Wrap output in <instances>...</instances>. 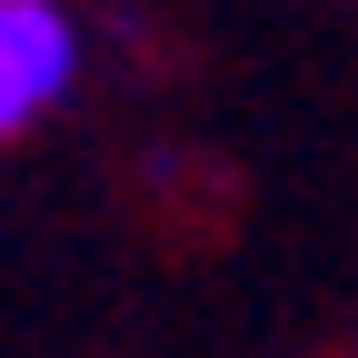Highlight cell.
<instances>
[{"label":"cell","instance_id":"obj_1","mask_svg":"<svg viewBox=\"0 0 358 358\" xmlns=\"http://www.w3.org/2000/svg\"><path fill=\"white\" fill-rule=\"evenodd\" d=\"M70 70H80V40L50 0H0V140L50 120L70 100Z\"/></svg>","mask_w":358,"mask_h":358}]
</instances>
